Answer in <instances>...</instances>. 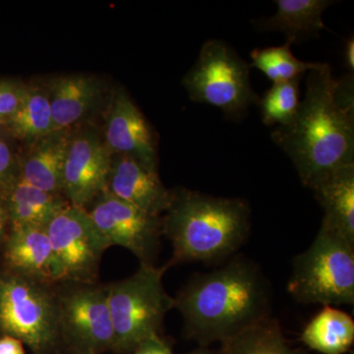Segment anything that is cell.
Returning <instances> with one entry per match:
<instances>
[{
    "label": "cell",
    "instance_id": "22",
    "mask_svg": "<svg viewBox=\"0 0 354 354\" xmlns=\"http://www.w3.org/2000/svg\"><path fill=\"white\" fill-rule=\"evenodd\" d=\"M6 121L11 132L21 139H43L53 134L48 93L36 87L26 88L19 106Z\"/></svg>",
    "mask_w": 354,
    "mask_h": 354
},
{
    "label": "cell",
    "instance_id": "12",
    "mask_svg": "<svg viewBox=\"0 0 354 354\" xmlns=\"http://www.w3.org/2000/svg\"><path fill=\"white\" fill-rule=\"evenodd\" d=\"M109 150L128 156L152 171H158L155 139L143 114L129 95L122 90L116 92L106 125Z\"/></svg>",
    "mask_w": 354,
    "mask_h": 354
},
{
    "label": "cell",
    "instance_id": "25",
    "mask_svg": "<svg viewBox=\"0 0 354 354\" xmlns=\"http://www.w3.org/2000/svg\"><path fill=\"white\" fill-rule=\"evenodd\" d=\"M24 87L12 82L0 81V120H7L19 106Z\"/></svg>",
    "mask_w": 354,
    "mask_h": 354
},
{
    "label": "cell",
    "instance_id": "3",
    "mask_svg": "<svg viewBox=\"0 0 354 354\" xmlns=\"http://www.w3.org/2000/svg\"><path fill=\"white\" fill-rule=\"evenodd\" d=\"M164 215L162 234L171 242V265L221 262L241 249L250 232V207L241 198L178 188Z\"/></svg>",
    "mask_w": 354,
    "mask_h": 354
},
{
    "label": "cell",
    "instance_id": "23",
    "mask_svg": "<svg viewBox=\"0 0 354 354\" xmlns=\"http://www.w3.org/2000/svg\"><path fill=\"white\" fill-rule=\"evenodd\" d=\"M291 44L254 50L251 53L252 66L262 71L274 84L290 82L302 78L305 73L320 67L322 64L305 62L292 55Z\"/></svg>",
    "mask_w": 354,
    "mask_h": 354
},
{
    "label": "cell",
    "instance_id": "7",
    "mask_svg": "<svg viewBox=\"0 0 354 354\" xmlns=\"http://www.w3.org/2000/svg\"><path fill=\"white\" fill-rule=\"evenodd\" d=\"M249 66L225 41L203 44L196 64L184 77L192 101L209 104L230 115H239L259 104L249 78Z\"/></svg>",
    "mask_w": 354,
    "mask_h": 354
},
{
    "label": "cell",
    "instance_id": "26",
    "mask_svg": "<svg viewBox=\"0 0 354 354\" xmlns=\"http://www.w3.org/2000/svg\"><path fill=\"white\" fill-rule=\"evenodd\" d=\"M130 354H174L171 344L162 335L151 337L141 342Z\"/></svg>",
    "mask_w": 354,
    "mask_h": 354
},
{
    "label": "cell",
    "instance_id": "10",
    "mask_svg": "<svg viewBox=\"0 0 354 354\" xmlns=\"http://www.w3.org/2000/svg\"><path fill=\"white\" fill-rule=\"evenodd\" d=\"M87 209L109 245L127 249L140 265H155L162 235V216H153L104 192Z\"/></svg>",
    "mask_w": 354,
    "mask_h": 354
},
{
    "label": "cell",
    "instance_id": "11",
    "mask_svg": "<svg viewBox=\"0 0 354 354\" xmlns=\"http://www.w3.org/2000/svg\"><path fill=\"white\" fill-rule=\"evenodd\" d=\"M111 165V151L95 133L71 138L62 183L65 199L71 206L87 209L106 191Z\"/></svg>",
    "mask_w": 354,
    "mask_h": 354
},
{
    "label": "cell",
    "instance_id": "15",
    "mask_svg": "<svg viewBox=\"0 0 354 354\" xmlns=\"http://www.w3.org/2000/svg\"><path fill=\"white\" fill-rule=\"evenodd\" d=\"M313 192L324 209L321 227L354 243V165L330 174Z\"/></svg>",
    "mask_w": 354,
    "mask_h": 354
},
{
    "label": "cell",
    "instance_id": "6",
    "mask_svg": "<svg viewBox=\"0 0 354 354\" xmlns=\"http://www.w3.org/2000/svg\"><path fill=\"white\" fill-rule=\"evenodd\" d=\"M288 293L299 304H354V243L320 227L304 252L295 256Z\"/></svg>",
    "mask_w": 354,
    "mask_h": 354
},
{
    "label": "cell",
    "instance_id": "2",
    "mask_svg": "<svg viewBox=\"0 0 354 354\" xmlns=\"http://www.w3.org/2000/svg\"><path fill=\"white\" fill-rule=\"evenodd\" d=\"M307 74L304 99L272 138L292 160L301 183L313 190L335 171L354 165V111L337 97L329 64Z\"/></svg>",
    "mask_w": 354,
    "mask_h": 354
},
{
    "label": "cell",
    "instance_id": "8",
    "mask_svg": "<svg viewBox=\"0 0 354 354\" xmlns=\"http://www.w3.org/2000/svg\"><path fill=\"white\" fill-rule=\"evenodd\" d=\"M57 297L62 354L113 353L106 285L58 283Z\"/></svg>",
    "mask_w": 354,
    "mask_h": 354
},
{
    "label": "cell",
    "instance_id": "13",
    "mask_svg": "<svg viewBox=\"0 0 354 354\" xmlns=\"http://www.w3.org/2000/svg\"><path fill=\"white\" fill-rule=\"evenodd\" d=\"M104 192L158 216L165 213L171 200V192L165 187L158 171L123 155L113 160Z\"/></svg>",
    "mask_w": 354,
    "mask_h": 354
},
{
    "label": "cell",
    "instance_id": "21",
    "mask_svg": "<svg viewBox=\"0 0 354 354\" xmlns=\"http://www.w3.org/2000/svg\"><path fill=\"white\" fill-rule=\"evenodd\" d=\"M220 354H307L293 348L283 335L277 319H266L221 342Z\"/></svg>",
    "mask_w": 354,
    "mask_h": 354
},
{
    "label": "cell",
    "instance_id": "18",
    "mask_svg": "<svg viewBox=\"0 0 354 354\" xmlns=\"http://www.w3.org/2000/svg\"><path fill=\"white\" fill-rule=\"evenodd\" d=\"M333 3L328 0H277L276 14L258 21L256 26L263 31L285 32L286 43H300L327 29L322 15Z\"/></svg>",
    "mask_w": 354,
    "mask_h": 354
},
{
    "label": "cell",
    "instance_id": "24",
    "mask_svg": "<svg viewBox=\"0 0 354 354\" xmlns=\"http://www.w3.org/2000/svg\"><path fill=\"white\" fill-rule=\"evenodd\" d=\"M301 78L290 82L272 84L259 100L261 114L264 124L286 125L297 113L299 106V83Z\"/></svg>",
    "mask_w": 354,
    "mask_h": 354
},
{
    "label": "cell",
    "instance_id": "30",
    "mask_svg": "<svg viewBox=\"0 0 354 354\" xmlns=\"http://www.w3.org/2000/svg\"><path fill=\"white\" fill-rule=\"evenodd\" d=\"M185 354H220L218 351L209 348V346H199V348Z\"/></svg>",
    "mask_w": 354,
    "mask_h": 354
},
{
    "label": "cell",
    "instance_id": "4",
    "mask_svg": "<svg viewBox=\"0 0 354 354\" xmlns=\"http://www.w3.org/2000/svg\"><path fill=\"white\" fill-rule=\"evenodd\" d=\"M171 266L140 265L131 276L106 285L113 353L130 354L141 342L160 335L165 316L174 309V297L162 281Z\"/></svg>",
    "mask_w": 354,
    "mask_h": 354
},
{
    "label": "cell",
    "instance_id": "5",
    "mask_svg": "<svg viewBox=\"0 0 354 354\" xmlns=\"http://www.w3.org/2000/svg\"><path fill=\"white\" fill-rule=\"evenodd\" d=\"M0 332L20 339L32 354H62L57 283L13 272L0 278Z\"/></svg>",
    "mask_w": 354,
    "mask_h": 354
},
{
    "label": "cell",
    "instance_id": "17",
    "mask_svg": "<svg viewBox=\"0 0 354 354\" xmlns=\"http://www.w3.org/2000/svg\"><path fill=\"white\" fill-rule=\"evenodd\" d=\"M68 205L62 195L46 192L18 176L9 181L4 209L11 227H46Z\"/></svg>",
    "mask_w": 354,
    "mask_h": 354
},
{
    "label": "cell",
    "instance_id": "20",
    "mask_svg": "<svg viewBox=\"0 0 354 354\" xmlns=\"http://www.w3.org/2000/svg\"><path fill=\"white\" fill-rule=\"evenodd\" d=\"M300 341L317 353H346L354 342L353 319L334 306H324L305 326Z\"/></svg>",
    "mask_w": 354,
    "mask_h": 354
},
{
    "label": "cell",
    "instance_id": "14",
    "mask_svg": "<svg viewBox=\"0 0 354 354\" xmlns=\"http://www.w3.org/2000/svg\"><path fill=\"white\" fill-rule=\"evenodd\" d=\"M6 257L13 274L50 285L58 283L55 255L46 227H11Z\"/></svg>",
    "mask_w": 354,
    "mask_h": 354
},
{
    "label": "cell",
    "instance_id": "29",
    "mask_svg": "<svg viewBox=\"0 0 354 354\" xmlns=\"http://www.w3.org/2000/svg\"><path fill=\"white\" fill-rule=\"evenodd\" d=\"M344 58H346V64L349 70L353 71L354 69V39L353 37L346 41V48H344Z\"/></svg>",
    "mask_w": 354,
    "mask_h": 354
},
{
    "label": "cell",
    "instance_id": "16",
    "mask_svg": "<svg viewBox=\"0 0 354 354\" xmlns=\"http://www.w3.org/2000/svg\"><path fill=\"white\" fill-rule=\"evenodd\" d=\"M99 83L93 77L66 75L50 82L48 95L53 133L65 132L88 113L99 99Z\"/></svg>",
    "mask_w": 354,
    "mask_h": 354
},
{
    "label": "cell",
    "instance_id": "27",
    "mask_svg": "<svg viewBox=\"0 0 354 354\" xmlns=\"http://www.w3.org/2000/svg\"><path fill=\"white\" fill-rule=\"evenodd\" d=\"M0 354H26L24 344L10 335L0 337Z\"/></svg>",
    "mask_w": 354,
    "mask_h": 354
},
{
    "label": "cell",
    "instance_id": "31",
    "mask_svg": "<svg viewBox=\"0 0 354 354\" xmlns=\"http://www.w3.org/2000/svg\"><path fill=\"white\" fill-rule=\"evenodd\" d=\"M6 209L0 206V239L4 235V230H6Z\"/></svg>",
    "mask_w": 354,
    "mask_h": 354
},
{
    "label": "cell",
    "instance_id": "19",
    "mask_svg": "<svg viewBox=\"0 0 354 354\" xmlns=\"http://www.w3.org/2000/svg\"><path fill=\"white\" fill-rule=\"evenodd\" d=\"M70 140L66 132L53 133L44 137L23 162L19 176L35 187L62 195Z\"/></svg>",
    "mask_w": 354,
    "mask_h": 354
},
{
    "label": "cell",
    "instance_id": "1",
    "mask_svg": "<svg viewBox=\"0 0 354 354\" xmlns=\"http://www.w3.org/2000/svg\"><path fill=\"white\" fill-rule=\"evenodd\" d=\"M174 299L185 337L200 346L221 344L272 317L271 283L259 266L243 256L191 277Z\"/></svg>",
    "mask_w": 354,
    "mask_h": 354
},
{
    "label": "cell",
    "instance_id": "28",
    "mask_svg": "<svg viewBox=\"0 0 354 354\" xmlns=\"http://www.w3.org/2000/svg\"><path fill=\"white\" fill-rule=\"evenodd\" d=\"M12 153L4 142L0 141V181L6 179L12 167Z\"/></svg>",
    "mask_w": 354,
    "mask_h": 354
},
{
    "label": "cell",
    "instance_id": "9",
    "mask_svg": "<svg viewBox=\"0 0 354 354\" xmlns=\"http://www.w3.org/2000/svg\"><path fill=\"white\" fill-rule=\"evenodd\" d=\"M46 228L58 283H97L102 256L111 245L87 209L68 205Z\"/></svg>",
    "mask_w": 354,
    "mask_h": 354
}]
</instances>
